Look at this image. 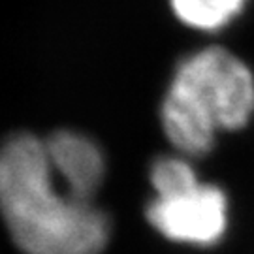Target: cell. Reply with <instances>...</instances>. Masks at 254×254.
<instances>
[{
    "label": "cell",
    "mask_w": 254,
    "mask_h": 254,
    "mask_svg": "<svg viewBox=\"0 0 254 254\" xmlns=\"http://www.w3.org/2000/svg\"><path fill=\"white\" fill-rule=\"evenodd\" d=\"M0 215L25 254H102L111 237L108 213L68 192L27 132L0 145Z\"/></svg>",
    "instance_id": "cell-1"
},
{
    "label": "cell",
    "mask_w": 254,
    "mask_h": 254,
    "mask_svg": "<svg viewBox=\"0 0 254 254\" xmlns=\"http://www.w3.org/2000/svg\"><path fill=\"white\" fill-rule=\"evenodd\" d=\"M149 179H151V187H153L154 190V196L172 194V192L187 189V187H190V185L200 181L194 166L183 154L158 156L151 164Z\"/></svg>",
    "instance_id": "cell-6"
},
{
    "label": "cell",
    "mask_w": 254,
    "mask_h": 254,
    "mask_svg": "<svg viewBox=\"0 0 254 254\" xmlns=\"http://www.w3.org/2000/svg\"><path fill=\"white\" fill-rule=\"evenodd\" d=\"M149 224L166 239L192 247L217 245L228 228V198L217 185L194 183L147 203Z\"/></svg>",
    "instance_id": "cell-3"
},
{
    "label": "cell",
    "mask_w": 254,
    "mask_h": 254,
    "mask_svg": "<svg viewBox=\"0 0 254 254\" xmlns=\"http://www.w3.org/2000/svg\"><path fill=\"white\" fill-rule=\"evenodd\" d=\"M247 0H170L175 17L196 30H218L237 17Z\"/></svg>",
    "instance_id": "cell-5"
},
{
    "label": "cell",
    "mask_w": 254,
    "mask_h": 254,
    "mask_svg": "<svg viewBox=\"0 0 254 254\" xmlns=\"http://www.w3.org/2000/svg\"><path fill=\"white\" fill-rule=\"evenodd\" d=\"M254 113V75L239 57L211 46L177 64L160 106L168 141L183 156L213 151L218 132L239 130Z\"/></svg>",
    "instance_id": "cell-2"
},
{
    "label": "cell",
    "mask_w": 254,
    "mask_h": 254,
    "mask_svg": "<svg viewBox=\"0 0 254 254\" xmlns=\"http://www.w3.org/2000/svg\"><path fill=\"white\" fill-rule=\"evenodd\" d=\"M47 158L57 179L83 201H94L106 177L100 145L81 132L59 130L44 137Z\"/></svg>",
    "instance_id": "cell-4"
}]
</instances>
